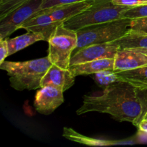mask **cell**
I'll return each instance as SVG.
<instances>
[{
  "label": "cell",
  "instance_id": "6da1fadb",
  "mask_svg": "<svg viewBox=\"0 0 147 147\" xmlns=\"http://www.w3.org/2000/svg\"><path fill=\"white\" fill-rule=\"evenodd\" d=\"M108 113L119 121H127L136 126L142 114V106L136 94V88L124 81H118L104 88L102 92L86 95L81 107L76 113Z\"/></svg>",
  "mask_w": 147,
  "mask_h": 147
},
{
  "label": "cell",
  "instance_id": "7a4b0ae2",
  "mask_svg": "<svg viewBox=\"0 0 147 147\" xmlns=\"http://www.w3.org/2000/svg\"><path fill=\"white\" fill-rule=\"evenodd\" d=\"M52 65L47 56L23 62L4 61L0 68L7 72L13 88L32 90L41 88L42 79Z\"/></svg>",
  "mask_w": 147,
  "mask_h": 147
},
{
  "label": "cell",
  "instance_id": "3957f363",
  "mask_svg": "<svg viewBox=\"0 0 147 147\" xmlns=\"http://www.w3.org/2000/svg\"><path fill=\"white\" fill-rule=\"evenodd\" d=\"M129 7L116 5L111 0H97L85 11L63 22L67 29L77 31L83 27L122 19V13Z\"/></svg>",
  "mask_w": 147,
  "mask_h": 147
},
{
  "label": "cell",
  "instance_id": "277c9868",
  "mask_svg": "<svg viewBox=\"0 0 147 147\" xmlns=\"http://www.w3.org/2000/svg\"><path fill=\"white\" fill-rule=\"evenodd\" d=\"M131 21L129 19L122 18L77 30L76 51L92 45L110 43L121 38L131 30Z\"/></svg>",
  "mask_w": 147,
  "mask_h": 147
},
{
  "label": "cell",
  "instance_id": "5b68a950",
  "mask_svg": "<svg viewBox=\"0 0 147 147\" xmlns=\"http://www.w3.org/2000/svg\"><path fill=\"white\" fill-rule=\"evenodd\" d=\"M48 57L53 65L63 69H69L72 53L78 44L76 31L67 29L63 23L59 25L47 41Z\"/></svg>",
  "mask_w": 147,
  "mask_h": 147
},
{
  "label": "cell",
  "instance_id": "8992f818",
  "mask_svg": "<svg viewBox=\"0 0 147 147\" xmlns=\"http://www.w3.org/2000/svg\"><path fill=\"white\" fill-rule=\"evenodd\" d=\"M43 0H29L0 20V39H6L41 9Z\"/></svg>",
  "mask_w": 147,
  "mask_h": 147
},
{
  "label": "cell",
  "instance_id": "52a82bcc",
  "mask_svg": "<svg viewBox=\"0 0 147 147\" xmlns=\"http://www.w3.org/2000/svg\"><path fill=\"white\" fill-rule=\"evenodd\" d=\"M63 91L61 88L51 86L41 87L34 96V106L38 113L50 115L64 102Z\"/></svg>",
  "mask_w": 147,
  "mask_h": 147
},
{
  "label": "cell",
  "instance_id": "ba28073f",
  "mask_svg": "<svg viewBox=\"0 0 147 147\" xmlns=\"http://www.w3.org/2000/svg\"><path fill=\"white\" fill-rule=\"evenodd\" d=\"M119 47L113 42L92 45L76 50L70 59V65L103 58H114Z\"/></svg>",
  "mask_w": 147,
  "mask_h": 147
},
{
  "label": "cell",
  "instance_id": "9c48e42d",
  "mask_svg": "<svg viewBox=\"0 0 147 147\" xmlns=\"http://www.w3.org/2000/svg\"><path fill=\"white\" fill-rule=\"evenodd\" d=\"M147 65V50L135 49L119 50L114 57L115 73L133 70Z\"/></svg>",
  "mask_w": 147,
  "mask_h": 147
},
{
  "label": "cell",
  "instance_id": "30bf717a",
  "mask_svg": "<svg viewBox=\"0 0 147 147\" xmlns=\"http://www.w3.org/2000/svg\"><path fill=\"white\" fill-rule=\"evenodd\" d=\"M63 23L57 21L50 14L43 12L40 9L24 23L21 28L28 32L42 34L45 37V40L47 42L57 27Z\"/></svg>",
  "mask_w": 147,
  "mask_h": 147
},
{
  "label": "cell",
  "instance_id": "8fae6325",
  "mask_svg": "<svg viewBox=\"0 0 147 147\" xmlns=\"http://www.w3.org/2000/svg\"><path fill=\"white\" fill-rule=\"evenodd\" d=\"M75 78L70 68L63 69L53 64L42 79L41 87L54 86L65 92L74 85Z\"/></svg>",
  "mask_w": 147,
  "mask_h": 147
},
{
  "label": "cell",
  "instance_id": "7c38bea8",
  "mask_svg": "<svg viewBox=\"0 0 147 147\" xmlns=\"http://www.w3.org/2000/svg\"><path fill=\"white\" fill-rule=\"evenodd\" d=\"M96 1L97 0H87L80 2L73 3V4L43 9L41 10L43 12L50 14L57 21L64 22L66 20L85 11L86 9L93 5Z\"/></svg>",
  "mask_w": 147,
  "mask_h": 147
},
{
  "label": "cell",
  "instance_id": "4fadbf2b",
  "mask_svg": "<svg viewBox=\"0 0 147 147\" xmlns=\"http://www.w3.org/2000/svg\"><path fill=\"white\" fill-rule=\"evenodd\" d=\"M63 136L70 141L82 144L88 145V146H113V145L134 144L136 143V140L134 138L122 139V140H105V139H95V138L83 136L71 128L67 127L63 129Z\"/></svg>",
  "mask_w": 147,
  "mask_h": 147
},
{
  "label": "cell",
  "instance_id": "5bb4252c",
  "mask_svg": "<svg viewBox=\"0 0 147 147\" xmlns=\"http://www.w3.org/2000/svg\"><path fill=\"white\" fill-rule=\"evenodd\" d=\"M114 58H103L70 66L75 76L93 75L106 70H113Z\"/></svg>",
  "mask_w": 147,
  "mask_h": 147
},
{
  "label": "cell",
  "instance_id": "9a60e30c",
  "mask_svg": "<svg viewBox=\"0 0 147 147\" xmlns=\"http://www.w3.org/2000/svg\"><path fill=\"white\" fill-rule=\"evenodd\" d=\"M122 49H135L139 50H147V34L136 32L129 30L124 36L112 42Z\"/></svg>",
  "mask_w": 147,
  "mask_h": 147
},
{
  "label": "cell",
  "instance_id": "2e32d148",
  "mask_svg": "<svg viewBox=\"0 0 147 147\" xmlns=\"http://www.w3.org/2000/svg\"><path fill=\"white\" fill-rule=\"evenodd\" d=\"M116 74L120 81L126 82L135 88H147V65Z\"/></svg>",
  "mask_w": 147,
  "mask_h": 147
},
{
  "label": "cell",
  "instance_id": "e0dca14e",
  "mask_svg": "<svg viewBox=\"0 0 147 147\" xmlns=\"http://www.w3.org/2000/svg\"><path fill=\"white\" fill-rule=\"evenodd\" d=\"M9 56L12 55L17 52L20 51L38 41H45L42 34L28 32L27 33L14 38L8 39Z\"/></svg>",
  "mask_w": 147,
  "mask_h": 147
},
{
  "label": "cell",
  "instance_id": "ac0fdd59",
  "mask_svg": "<svg viewBox=\"0 0 147 147\" xmlns=\"http://www.w3.org/2000/svg\"><path fill=\"white\" fill-rule=\"evenodd\" d=\"M93 78L96 84L101 88H106L120 80L116 73L112 70H106L93 74Z\"/></svg>",
  "mask_w": 147,
  "mask_h": 147
},
{
  "label": "cell",
  "instance_id": "d6986e66",
  "mask_svg": "<svg viewBox=\"0 0 147 147\" xmlns=\"http://www.w3.org/2000/svg\"><path fill=\"white\" fill-rule=\"evenodd\" d=\"M29 0H0V20L24 4Z\"/></svg>",
  "mask_w": 147,
  "mask_h": 147
},
{
  "label": "cell",
  "instance_id": "ffe728a7",
  "mask_svg": "<svg viewBox=\"0 0 147 147\" xmlns=\"http://www.w3.org/2000/svg\"><path fill=\"white\" fill-rule=\"evenodd\" d=\"M122 17L131 20L147 17V4L127 9L122 13Z\"/></svg>",
  "mask_w": 147,
  "mask_h": 147
},
{
  "label": "cell",
  "instance_id": "44dd1931",
  "mask_svg": "<svg viewBox=\"0 0 147 147\" xmlns=\"http://www.w3.org/2000/svg\"><path fill=\"white\" fill-rule=\"evenodd\" d=\"M136 94L142 106V114L136 123V126L141 118L147 112V88H136Z\"/></svg>",
  "mask_w": 147,
  "mask_h": 147
},
{
  "label": "cell",
  "instance_id": "7402d4cb",
  "mask_svg": "<svg viewBox=\"0 0 147 147\" xmlns=\"http://www.w3.org/2000/svg\"><path fill=\"white\" fill-rule=\"evenodd\" d=\"M131 30L142 34H147V17L131 20Z\"/></svg>",
  "mask_w": 147,
  "mask_h": 147
},
{
  "label": "cell",
  "instance_id": "603a6c76",
  "mask_svg": "<svg viewBox=\"0 0 147 147\" xmlns=\"http://www.w3.org/2000/svg\"><path fill=\"white\" fill-rule=\"evenodd\" d=\"M84 1H87V0H43L41 5V9Z\"/></svg>",
  "mask_w": 147,
  "mask_h": 147
},
{
  "label": "cell",
  "instance_id": "cb8c5ba5",
  "mask_svg": "<svg viewBox=\"0 0 147 147\" xmlns=\"http://www.w3.org/2000/svg\"><path fill=\"white\" fill-rule=\"evenodd\" d=\"M111 1L116 5L129 7H134L147 4V0H111Z\"/></svg>",
  "mask_w": 147,
  "mask_h": 147
},
{
  "label": "cell",
  "instance_id": "d4e9b609",
  "mask_svg": "<svg viewBox=\"0 0 147 147\" xmlns=\"http://www.w3.org/2000/svg\"><path fill=\"white\" fill-rule=\"evenodd\" d=\"M8 39H0V65L5 61L6 57L9 56Z\"/></svg>",
  "mask_w": 147,
  "mask_h": 147
},
{
  "label": "cell",
  "instance_id": "484cf974",
  "mask_svg": "<svg viewBox=\"0 0 147 147\" xmlns=\"http://www.w3.org/2000/svg\"><path fill=\"white\" fill-rule=\"evenodd\" d=\"M136 127L139 132L147 134V112L139 121Z\"/></svg>",
  "mask_w": 147,
  "mask_h": 147
}]
</instances>
